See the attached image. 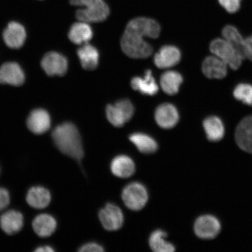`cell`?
I'll list each match as a JSON object with an SVG mask.
<instances>
[{
	"label": "cell",
	"mask_w": 252,
	"mask_h": 252,
	"mask_svg": "<svg viewBox=\"0 0 252 252\" xmlns=\"http://www.w3.org/2000/svg\"><path fill=\"white\" fill-rule=\"evenodd\" d=\"M131 86L133 90L146 95L153 96L158 91V87L151 70H147L143 77H136L132 79Z\"/></svg>",
	"instance_id": "19"
},
{
	"label": "cell",
	"mask_w": 252,
	"mask_h": 252,
	"mask_svg": "<svg viewBox=\"0 0 252 252\" xmlns=\"http://www.w3.org/2000/svg\"><path fill=\"white\" fill-rule=\"evenodd\" d=\"M242 0H218L219 4L226 12L234 14L241 7Z\"/></svg>",
	"instance_id": "30"
},
{
	"label": "cell",
	"mask_w": 252,
	"mask_h": 252,
	"mask_svg": "<svg viewBox=\"0 0 252 252\" xmlns=\"http://www.w3.org/2000/svg\"><path fill=\"white\" fill-rule=\"evenodd\" d=\"M155 119L158 125L164 129L174 127L179 121L178 110L171 103L160 105L156 110Z\"/></svg>",
	"instance_id": "10"
},
{
	"label": "cell",
	"mask_w": 252,
	"mask_h": 252,
	"mask_svg": "<svg viewBox=\"0 0 252 252\" xmlns=\"http://www.w3.org/2000/svg\"><path fill=\"white\" fill-rule=\"evenodd\" d=\"M29 130L35 134H42L49 130L51 125V119L45 110L38 109L31 113L27 121Z\"/></svg>",
	"instance_id": "16"
},
{
	"label": "cell",
	"mask_w": 252,
	"mask_h": 252,
	"mask_svg": "<svg viewBox=\"0 0 252 252\" xmlns=\"http://www.w3.org/2000/svg\"><path fill=\"white\" fill-rule=\"evenodd\" d=\"M181 60L180 50L174 46H162L154 56V63L158 68H168L178 64Z\"/></svg>",
	"instance_id": "13"
},
{
	"label": "cell",
	"mask_w": 252,
	"mask_h": 252,
	"mask_svg": "<svg viewBox=\"0 0 252 252\" xmlns=\"http://www.w3.org/2000/svg\"><path fill=\"white\" fill-rule=\"evenodd\" d=\"M227 64L215 55L207 57L201 66L203 73L208 78L220 80L228 73Z\"/></svg>",
	"instance_id": "14"
},
{
	"label": "cell",
	"mask_w": 252,
	"mask_h": 252,
	"mask_svg": "<svg viewBox=\"0 0 252 252\" xmlns=\"http://www.w3.org/2000/svg\"><path fill=\"white\" fill-rule=\"evenodd\" d=\"M183 77L176 71H167L160 77V84L163 92L169 95L178 94L183 83Z\"/></svg>",
	"instance_id": "25"
},
{
	"label": "cell",
	"mask_w": 252,
	"mask_h": 252,
	"mask_svg": "<svg viewBox=\"0 0 252 252\" xmlns=\"http://www.w3.org/2000/svg\"><path fill=\"white\" fill-rule=\"evenodd\" d=\"M210 50L213 55L222 60L232 70H238L244 60L238 50L223 37L212 41Z\"/></svg>",
	"instance_id": "4"
},
{
	"label": "cell",
	"mask_w": 252,
	"mask_h": 252,
	"mask_svg": "<svg viewBox=\"0 0 252 252\" xmlns=\"http://www.w3.org/2000/svg\"><path fill=\"white\" fill-rule=\"evenodd\" d=\"M134 113V107L128 99L120 100L115 105L106 106L107 119L113 126L121 127L130 121Z\"/></svg>",
	"instance_id": "6"
},
{
	"label": "cell",
	"mask_w": 252,
	"mask_h": 252,
	"mask_svg": "<svg viewBox=\"0 0 252 252\" xmlns=\"http://www.w3.org/2000/svg\"><path fill=\"white\" fill-rule=\"evenodd\" d=\"M129 140L136 147L140 153L144 154H154L158 149V145L156 140L146 134H131L129 136Z\"/></svg>",
	"instance_id": "26"
},
{
	"label": "cell",
	"mask_w": 252,
	"mask_h": 252,
	"mask_svg": "<svg viewBox=\"0 0 252 252\" xmlns=\"http://www.w3.org/2000/svg\"><path fill=\"white\" fill-rule=\"evenodd\" d=\"M113 175L120 178H128L134 175L135 165L133 160L127 156L120 155L114 158L110 163Z\"/></svg>",
	"instance_id": "18"
},
{
	"label": "cell",
	"mask_w": 252,
	"mask_h": 252,
	"mask_svg": "<svg viewBox=\"0 0 252 252\" xmlns=\"http://www.w3.org/2000/svg\"><path fill=\"white\" fill-rule=\"evenodd\" d=\"M233 95L236 100L252 106V86L247 83L239 84L234 88Z\"/></svg>",
	"instance_id": "29"
},
{
	"label": "cell",
	"mask_w": 252,
	"mask_h": 252,
	"mask_svg": "<svg viewBox=\"0 0 252 252\" xmlns=\"http://www.w3.org/2000/svg\"><path fill=\"white\" fill-rule=\"evenodd\" d=\"M93 31L88 23L79 21L74 23L68 32V38L72 43L81 45L87 43L93 38Z\"/></svg>",
	"instance_id": "24"
},
{
	"label": "cell",
	"mask_w": 252,
	"mask_h": 252,
	"mask_svg": "<svg viewBox=\"0 0 252 252\" xmlns=\"http://www.w3.org/2000/svg\"><path fill=\"white\" fill-rule=\"evenodd\" d=\"M41 65L50 76L64 75L68 69V61L64 56L55 52L46 53L42 60Z\"/></svg>",
	"instance_id": "9"
},
{
	"label": "cell",
	"mask_w": 252,
	"mask_h": 252,
	"mask_svg": "<svg viewBox=\"0 0 252 252\" xmlns=\"http://www.w3.org/2000/svg\"><path fill=\"white\" fill-rule=\"evenodd\" d=\"M82 67L85 70H94L99 64V55L97 50L89 43L84 44L77 50Z\"/></svg>",
	"instance_id": "23"
},
{
	"label": "cell",
	"mask_w": 252,
	"mask_h": 252,
	"mask_svg": "<svg viewBox=\"0 0 252 252\" xmlns=\"http://www.w3.org/2000/svg\"><path fill=\"white\" fill-rule=\"evenodd\" d=\"M235 141L240 149L252 154V115L239 122L235 130Z\"/></svg>",
	"instance_id": "11"
},
{
	"label": "cell",
	"mask_w": 252,
	"mask_h": 252,
	"mask_svg": "<svg viewBox=\"0 0 252 252\" xmlns=\"http://www.w3.org/2000/svg\"><path fill=\"white\" fill-rule=\"evenodd\" d=\"M222 36L223 39L234 46L244 58L243 49L245 38L237 28L232 25H226L223 28Z\"/></svg>",
	"instance_id": "28"
},
{
	"label": "cell",
	"mask_w": 252,
	"mask_h": 252,
	"mask_svg": "<svg viewBox=\"0 0 252 252\" xmlns=\"http://www.w3.org/2000/svg\"><path fill=\"white\" fill-rule=\"evenodd\" d=\"M105 251L102 246L96 242H88L81 246L78 250L80 252H102Z\"/></svg>",
	"instance_id": "31"
},
{
	"label": "cell",
	"mask_w": 252,
	"mask_h": 252,
	"mask_svg": "<svg viewBox=\"0 0 252 252\" xmlns=\"http://www.w3.org/2000/svg\"><path fill=\"white\" fill-rule=\"evenodd\" d=\"M27 33L24 27L17 22H11L3 32V39L7 46L19 49L24 45Z\"/></svg>",
	"instance_id": "15"
},
{
	"label": "cell",
	"mask_w": 252,
	"mask_h": 252,
	"mask_svg": "<svg viewBox=\"0 0 252 252\" xmlns=\"http://www.w3.org/2000/svg\"><path fill=\"white\" fill-rule=\"evenodd\" d=\"M160 27L153 19L138 17L126 26L121 39V47L126 55L133 59H146L153 52L152 46L145 37L156 39L159 36Z\"/></svg>",
	"instance_id": "1"
},
{
	"label": "cell",
	"mask_w": 252,
	"mask_h": 252,
	"mask_svg": "<svg viewBox=\"0 0 252 252\" xmlns=\"http://www.w3.org/2000/svg\"><path fill=\"white\" fill-rule=\"evenodd\" d=\"M99 219L107 231H115L121 229L124 223V216L120 207L113 203H108L99 211Z\"/></svg>",
	"instance_id": "7"
},
{
	"label": "cell",
	"mask_w": 252,
	"mask_h": 252,
	"mask_svg": "<svg viewBox=\"0 0 252 252\" xmlns=\"http://www.w3.org/2000/svg\"><path fill=\"white\" fill-rule=\"evenodd\" d=\"M24 81V71L17 63H5L0 67V83L18 87L23 85Z\"/></svg>",
	"instance_id": "12"
},
{
	"label": "cell",
	"mask_w": 252,
	"mask_h": 252,
	"mask_svg": "<svg viewBox=\"0 0 252 252\" xmlns=\"http://www.w3.org/2000/svg\"><path fill=\"white\" fill-rule=\"evenodd\" d=\"M243 53L244 58L252 62V35L245 38Z\"/></svg>",
	"instance_id": "33"
},
{
	"label": "cell",
	"mask_w": 252,
	"mask_h": 252,
	"mask_svg": "<svg viewBox=\"0 0 252 252\" xmlns=\"http://www.w3.org/2000/svg\"><path fill=\"white\" fill-rule=\"evenodd\" d=\"M24 226L23 214L15 210L8 211L0 217V226L9 235L17 234Z\"/></svg>",
	"instance_id": "17"
},
{
	"label": "cell",
	"mask_w": 252,
	"mask_h": 252,
	"mask_svg": "<svg viewBox=\"0 0 252 252\" xmlns=\"http://www.w3.org/2000/svg\"><path fill=\"white\" fill-rule=\"evenodd\" d=\"M26 200L31 207L36 209H43L49 206L51 201V194L45 188L34 187L28 191Z\"/></svg>",
	"instance_id": "20"
},
{
	"label": "cell",
	"mask_w": 252,
	"mask_h": 252,
	"mask_svg": "<svg viewBox=\"0 0 252 252\" xmlns=\"http://www.w3.org/2000/svg\"><path fill=\"white\" fill-rule=\"evenodd\" d=\"M167 233L161 229H157L151 234L149 238L150 247L155 252H173L175 251V246L167 242Z\"/></svg>",
	"instance_id": "27"
},
{
	"label": "cell",
	"mask_w": 252,
	"mask_h": 252,
	"mask_svg": "<svg viewBox=\"0 0 252 252\" xmlns=\"http://www.w3.org/2000/svg\"><path fill=\"white\" fill-rule=\"evenodd\" d=\"M10 203V196L7 190L0 188V212L4 210L8 206Z\"/></svg>",
	"instance_id": "32"
},
{
	"label": "cell",
	"mask_w": 252,
	"mask_h": 252,
	"mask_svg": "<svg viewBox=\"0 0 252 252\" xmlns=\"http://www.w3.org/2000/svg\"><path fill=\"white\" fill-rule=\"evenodd\" d=\"M72 5L81 7L76 12L79 21L87 23H100L106 20L110 9L104 0H70Z\"/></svg>",
	"instance_id": "3"
},
{
	"label": "cell",
	"mask_w": 252,
	"mask_h": 252,
	"mask_svg": "<svg viewBox=\"0 0 252 252\" xmlns=\"http://www.w3.org/2000/svg\"><path fill=\"white\" fill-rule=\"evenodd\" d=\"M36 252H53L54 250L49 246H44V247H38L34 251Z\"/></svg>",
	"instance_id": "34"
},
{
	"label": "cell",
	"mask_w": 252,
	"mask_h": 252,
	"mask_svg": "<svg viewBox=\"0 0 252 252\" xmlns=\"http://www.w3.org/2000/svg\"><path fill=\"white\" fill-rule=\"evenodd\" d=\"M32 227L34 232L40 237H49L55 232L57 222L54 217L49 214H40L33 220Z\"/></svg>",
	"instance_id": "22"
},
{
	"label": "cell",
	"mask_w": 252,
	"mask_h": 252,
	"mask_svg": "<svg viewBox=\"0 0 252 252\" xmlns=\"http://www.w3.org/2000/svg\"><path fill=\"white\" fill-rule=\"evenodd\" d=\"M203 127L207 139L210 141H220L224 137V125L221 120L216 116H210L205 119Z\"/></svg>",
	"instance_id": "21"
},
{
	"label": "cell",
	"mask_w": 252,
	"mask_h": 252,
	"mask_svg": "<svg viewBox=\"0 0 252 252\" xmlns=\"http://www.w3.org/2000/svg\"><path fill=\"white\" fill-rule=\"evenodd\" d=\"M55 146L61 152L81 163L84 150L79 131L74 124L65 122L56 127L52 133Z\"/></svg>",
	"instance_id": "2"
},
{
	"label": "cell",
	"mask_w": 252,
	"mask_h": 252,
	"mask_svg": "<svg viewBox=\"0 0 252 252\" xmlns=\"http://www.w3.org/2000/svg\"><path fill=\"white\" fill-rule=\"evenodd\" d=\"M220 228L219 220L212 215L200 216L194 223L195 234L203 239L215 238L219 234Z\"/></svg>",
	"instance_id": "8"
},
{
	"label": "cell",
	"mask_w": 252,
	"mask_h": 252,
	"mask_svg": "<svg viewBox=\"0 0 252 252\" xmlns=\"http://www.w3.org/2000/svg\"><path fill=\"white\" fill-rule=\"evenodd\" d=\"M122 197L128 209L139 211L146 206L149 193L146 187L139 182H132L124 189Z\"/></svg>",
	"instance_id": "5"
}]
</instances>
